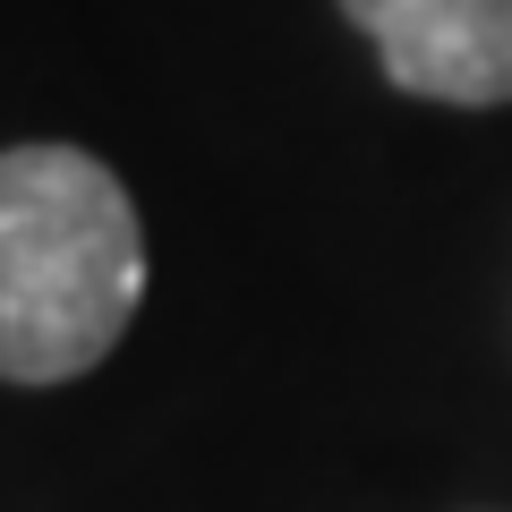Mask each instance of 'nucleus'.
Masks as SVG:
<instances>
[{
  "label": "nucleus",
  "instance_id": "obj_1",
  "mask_svg": "<svg viewBox=\"0 0 512 512\" xmlns=\"http://www.w3.org/2000/svg\"><path fill=\"white\" fill-rule=\"evenodd\" d=\"M146 299L137 205L94 154H0V376L69 384L128 333Z\"/></svg>",
  "mask_w": 512,
  "mask_h": 512
},
{
  "label": "nucleus",
  "instance_id": "obj_2",
  "mask_svg": "<svg viewBox=\"0 0 512 512\" xmlns=\"http://www.w3.org/2000/svg\"><path fill=\"white\" fill-rule=\"evenodd\" d=\"M384 77L427 103H512V0H342Z\"/></svg>",
  "mask_w": 512,
  "mask_h": 512
}]
</instances>
